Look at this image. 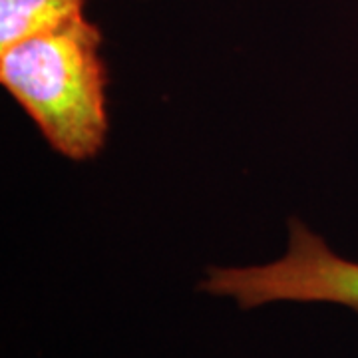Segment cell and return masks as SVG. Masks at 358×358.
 <instances>
[{
    "mask_svg": "<svg viewBox=\"0 0 358 358\" xmlns=\"http://www.w3.org/2000/svg\"><path fill=\"white\" fill-rule=\"evenodd\" d=\"M199 289L229 296L245 310L293 301L331 303L358 313V263L336 255L322 237L293 219L281 259L251 267H209Z\"/></svg>",
    "mask_w": 358,
    "mask_h": 358,
    "instance_id": "cell-2",
    "label": "cell"
},
{
    "mask_svg": "<svg viewBox=\"0 0 358 358\" xmlns=\"http://www.w3.org/2000/svg\"><path fill=\"white\" fill-rule=\"evenodd\" d=\"M86 0H0V52L84 18Z\"/></svg>",
    "mask_w": 358,
    "mask_h": 358,
    "instance_id": "cell-3",
    "label": "cell"
},
{
    "mask_svg": "<svg viewBox=\"0 0 358 358\" xmlns=\"http://www.w3.org/2000/svg\"><path fill=\"white\" fill-rule=\"evenodd\" d=\"M102 32L78 18L0 52V84L68 159L102 152L110 129Z\"/></svg>",
    "mask_w": 358,
    "mask_h": 358,
    "instance_id": "cell-1",
    "label": "cell"
}]
</instances>
